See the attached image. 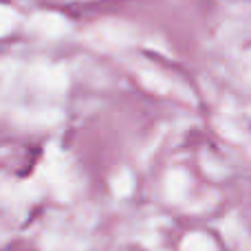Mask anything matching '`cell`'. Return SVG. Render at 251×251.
<instances>
[]
</instances>
